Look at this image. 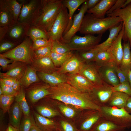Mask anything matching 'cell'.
I'll return each mask as SVG.
<instances>
[{
    "label": "cell",
    "instance_id": "50",
    "mask_svg": "<svg viewBox=\"0 0 131 131\" xmlns=\"http://www.w3.org/2000/svg\"><path fill=\"white\" fill-rule=\"evenodd\" d=\"M126 0H116L115 4L106 13L107 14H111L114 11L121 8Z\"/></svg>",
    "mask_w": 131,
    "mask_h": 131
},
{
    "label": "cell",
    "instance_id": "62",
    "mask_svg": "<svg viewBox=\"0 0 131 131\" xmlns=\"http://www.w3.org/2000/svg\"><path fill=\"white\" fill-rule=\"evenodd\" d=\"M3 95L2 91L1 88H0V96Z\"/></svg>",
    "mask_w": 131,
    "mask_h": 131
},
{
    "label": "cell",
    "instance_id": "27",
    "mask_svg": "<svg viewBox=\"0 0 131 131\" xmlns=\"http://www.w3.org/2000/svg\"><path fill=\"white\" fill-rule=\"evenodd\" d=\"M8 112L9 123L14 127L19 128L23 112L19 104L16 102L14 103L11 106Z\"/></svg>",
    "mask_w": 131,
    "mask_h": 131
},
{
    "label": "cell",
    "instance_id": "33",
    "mask_svg": "<svg viewBox=\"0 0 131 131\" xmlns=\"http://www.w3.org/2000/svg\"><path fill=\"white\" fill-rule=\"evenodd\" d=\"M36 67L40 71L51 73L57 70L50 56L36 59L34 61Z\"/></svg>",
    "mask_w": 131,
    "mask_h": 131
},
{
    "label": "cell",
    "instance_id": "4",
    "mask_svg": "<svg viewBox=\"0 0 131 131\" xmlns=\"http://www.w3.org/2000/svg\"><path fill=\"white\" fill-rule=\"evenodd\" d=\"M33 41L28 36L19 45L12 49L1 53L0 57L24 63H29L32 61L34 55L33 46Z\"/></svg>",
    "mask_w": 131,
    "mask_h": 131
},
{
    "label": "cell",
    "instance_id": "51",
    "mask_svg": "<svg viewBox=\"0 0 131 131\" xmlns=\"http://www.w3.org/2000/svg\"><path fill=\"white\" fill-rule=\"evenodd\" d=\"M14 61L12 59H9L5 57H0V65L3 70H5L8 67V64Z\"/></svg>",
    "mask_w": 131,
    "mask_h": 131
},
{
    "label": "cell",
    "instance_id": "58",
    "mask_svg": "<svg viewBox=\"0 0 131 131\" xmlns=\"http://www.w3.org/2000/svg\"><path fill=\"white\" fill-rule=\"evenodd\" d=\"M5 131H20L19 128H15L9 123Z\"/></svg>",
    "mask_w": 131,
    "mask_h": 131
},
{
    "label": "cell",
    "instance_id": "44",
    "mask_svg": "<svg viewBox=\"0 0 131 131\" xmlns=\"http://www.w3.org/2000/svg\"><path fill=\"white\" fill-rule=\"evenodd\" d=\"M113 92L118 91L122 92L131 96V87L129 81L122 83H120L117 85L112 87Z\"/></svg>",
    "mask_w": 131,
    "mask_h": 131
},
{
    "label": "cell",
    "instance_id": "38",
    "mask_svg": "<svg viewBox=\"0 0 131 131\" xmlns=\"http://www.w3.org/2000/svg\"><path fill=\"white\" fill-rule=\"evenodd\" d=\"M15 95L0 96V106L3 114L8 112L14 101Z\"/></svg>",
    "mask_w": 131,
    "mask_h": 131
},
{
    "label": "cell",
    "instance_id": "45",
    "mask_svg": "<svg viewBox=\"0 0 131 131\" xmlns=\"http://www.w3.org/2000/svg\"><path fill=\"white\" fill-rule=\"evenodd\" d=\"M114 66L119 79L120 83H122L128 81V72L122 70L116 64L114 65Z\"/></svg>",
    "mask_w": 131,
    "mask_h": 131
},
{
    "label": "cell",
    "instance_id": "31",
    "mask_svg": "<svg viewBox=\"0 0 131 131\" xmlns=\"http://www.w3.org/2000/svg\"><path fill=\"white\" fill-rule=\"evenodd\" d=\"M36 72V69L30 66L26 67L23 75L20 81L21 85L27 87L33 83L39 81L40 78Z\"/></svg>",
    "mask_w": 131,
    "mask_h": 131
},
{
    "label": "cell",
    "instance_id": "24",
    "mask_svg": "<svg viewBox=\"0 0 131 131\" xmlns=\"http://www.w3.org/2000/svg\"><path fill=\"white\" fill-rule=\"evenodd\" d=\"M87 0H63V5L68 9L69 21L63 36L70 28L73 22L74 13L78 8Z\"/></svg>",
    "mask_w": 131,
    "mask_h": 131
},
{
    "label": "cell",
    "instance_id": "26",
    "mask_svg": "<svg viewBox=\"0 0 131 131\" xmlns=\"http://www.w3.org/2000/svg\"><path fill=\"white\" fill-rule=\"evenodd\" d=\"M91 128V131H122L125 129L101 117Z\"/></svg>",
    "mask_w": 131,
    "mask_h": 131
},
{
    "label": "cell",
    "instance_id": "13",
    "mask_svg": "<svg viewBox=\"0 0 131 131\" xmlns=\"http://www.w3.org/2000/svg\"><path fill=\"white\" fill-rule=\"evenodd\" d=\"M87 1L82 4L78 13L74 15L72 26L69 31L63 36L60 41L61 42L68 43L76 33L79 31L84 14L88 10Z\"/></svg>",
    "mask_w": 131,
    "mask_h": 131
},
{
    "label": "cell",
    "instance_id": "63",
    "mask_svg": "<svg viewBox=\"0 0 131 131\" xmlns=\"http://www.w3.org/2000/svg\"></svg>",
    "mask_w": 131,
    "mask_h": 131
},
{
    "label": "cell",
    "instance_id": "15",
    "mask_svg": "<svg viewBox=\"0 0 131 131\" xmlns=\"http://www.w3.org/2000/svg\"><path fill=\"white\" fill-rule=\"evenodd\" d=\"M83 63L78 53H74L62 66L57 68V71L61 74H64L79 73Z\"/></svg>",
    "mask_w": 131,
    "mask_h": 131
},
{
    "label": "cell",
    "instance_id": "30",
    "mask_svg": "<svg viewBox=\"0 0 131 131\" xmlns=\"http://www.w3.org/2000/svg\"><path fill=\"white\" fill-rule=\"evenodd\" d=\"M94 62L99 67L116 64L113 56L107 50L98 52Z\"/></svg>",
    "mask_w": 131,
    "mask_h": 131
},
{
    "label": "cell",
    "instance_id": "8",
    "mask_svg": "<svg viewBox=\"0 0 131 131\" xmlns=\"http://www.w3.org/2000/svg\"><path fill=\"white\" fill-rule=\"evenodd\" d=\"M69 21L67 8L63 5L61 10L48 35L49 40L60 41Z\"/></svg>",
    "mask_w": 131,
    "mask_h": 131
},
{
    "label": "cell",
    "instance_id": "2",
    "mask_svg": "<svg viewBox=\"0 0 131 131\" xmlns=\"http://www.w3.org/2000/svg\"><path fill=\"white\" fill-rule=\"evenodd\" d=\"M63 0H42L39 14L32 26L47 34L50 30L58 16L63 5Z\"/></svg>",
    "mask_w": 131,
    "mask_h": 131
},
{
    "label": "cell",
    "instance_id": "56",
    "mask_svg": "<svg viewBox=\"0 0 131 131\" xmlns=\"http://www.w3.org/2000/svg\"><path fill=\"white\" fill-rule=\"evenodd\" d=\"M124 108L127 112L131 114V96L128 98Z\"/></svg>",
    "mask_w": 131,
    "mask_h": 131
},
{
    "label": "cell",
    "instance_id": "6",
    "mask_svg": "<svg viewBox=\"0 0 131 131\" xmlns=\"http://www.w3.org/2000/svg\"><path fill=\"white\" fill-rule=\"evenodd\" d=\"M23 3L18 22L32 26L39 15L42 0H21Z\"/></svg>",
    "mask_w": 131,
    "mask_h": 131
},
{
    "label": "cell",
    "instance_id": "40",
    "mask_svg": "<svg viewBox=\"0 0 131 131\" xmlns=\"http://www.w3.org/2000/svg\"><path fill=\"white\" fill-rule=\"evenodd\" d=\"M98 53L94 48L88 51L79 52L78 53L83 62L89 63L94 62Z\"/></svg>",
    "mask_w": 131,
    "mask_h": 131
},
{
    "label": "cell",
    "instance_id": "42",
    "mask_svg": "<svg viewBox=\"0 0 131 131\" xmlns=\"http://www.w3.org/2000/svg\"><path fill=\"white\" fill-rule=\"evenodd\" d=\"M35 124L34 116L30 114L28 116H24L19 129L20 131H29L31 128Z\"/></svg>",
    "mask_w": 131,
    "mask_h": 131
},
{
    "label": "cell",
    "instance_id": "7",
    "mask_svg": "<svg viewBox=\"0 0 131 131\" xmlns=\"http://www.w3.org/2000/svg\"><path fill=\"white\" fill-rule=\"evenodd\" d=\"M103 34L95 36L91 34L83 37L75 35L66 44L72 51L78 52L87 51L95 48L99 44Z\"/></svg>",
    "mask_w": 131,
    "mask_h": 131
},
{
    "label": "cell",
    "instance_id": "23",
    "mask_svg": "<svg viewBox=\"0 0 131 131\" xmlns=\"http://www.w3.org/2000/svg\"><path fill=\"white\" fill-rule=\"evenodd\" d=\"M50 87L47 85H43L36 86L31 89L28 93L30 101L35 103L44 97L50 95Z\"/></svg>",
    "mask_w": 131,
    "mask_h": 131
},
{
    "label": "cell",
    "instance_id": "54",
    "mask_svg": "<svg viewBox=\"0 0 131 131\" xmlns=\"http://www.w3.org/2000/svg\"><path fill=\"white\" fill-rule=\"evenodd\" d=\"M100 0H87L88 10L90 9L95 7L100 1Z\"/></svg>",
    "mask_w": 131,
    "mask_h": 131
},
{
    "label": "cell",
    "instance_id": "36",
    "mask_svg": "<svg viewBox=\"0 0 131 131\" xmlns=\"http://www.w3.org/2000/svg\"><path fill=\"white\" fill-rule=\"evenodd\" d=\"M73 51L65 53L59 54L51 52L50 57L56 67L62 66L74 54Z\"/></svg>",
    "mask_w": 131,
    "mask_h": 131
},
{
    "label": "cell",
    "instance_id": "46",
    "mask_svg": "<svg viewBox=\"0 0 131 131\" xmlns=\"http://www.w3.org/2000/svg\"><path fill=\"white\" fill-rule=\"evenodd\" d=\"M0 42H1L0 45V53L7 52L14 48L17 45L15 43L5 39Z\"/></svg>",
    "mask_w": 131,
    "mask_h": 131
},
{
    "label": "cell",
    "instance_id": "17",
    "mask_svg": "<svg viewBox=\"0 0 131 131\" xmlns=\"http://www.w3.org/2000/svg\"><path fill=\"white\" fill-rule=\"evenodd\" d=\"M38 75L40 79L51 86L67 82L66 74H61L57 70L51 73L40 72Z\"/></svg>",
    "mask_w": 131,
    "mask_h": 131
},
{
    "label": "cell",
    "instance_id": "49",
    "mask_svg": "<svg viewBox=\"0 0 131 131\" xmlns=\"http://www.w3.org/2000/svg\"><path fill=\"white\" fill-rule=\"evenodd\" d=\"M0 87L3 93V94L10 95H16L17 92L14 90L12 86H7L4 84L0 80Z\"/></svg>",
    "mask_w": 131,
    "mask_h": 131
},
{
    "label": "cell",
    "instance_id": "34",
    "mask_svg": "<svg viewBox=\"0 0 131 131\" xmlns=\"http://www.w3.org/2000/svg\"><path fill=\"white\" fill-rule=\"evenodd\" d=\"M15 100L20 106L24 116H28L30 114V108L26 101L25 93L22 86L15 95Z\"/></svg>",
    "mask_w": 131,
    "mask_h": 131
},
{
    "label": "cell",
    "instance_id": "60",
    "mask_svg": "<svg viewBox=\"0 0 131 131\" xmlns=\"http://www.w3.org/2000/svg\"><path fill=\"white\" fill-rule=\"evenodd\" d=\"M131 3V0H126L125 1L122 6L121 8H124Z\"/></svg>",
    "mask_w": 131,
    "mask_h": 131
},
{
    "label": "cell",
    "instance_id": "35",
    "mask_svg": "<svg viewBox=\"0 0 131 131\" xmlns=\"http://www.w3.org/2000/svg\"><path fill=\"white\" fill-rule=\"evenodd\" d=\"M2 0L13 14L16 22H17L23 5L21 0Z\"/></svg>",
    "mask_w": 131,
    "mask_h": 131
},
{
    "label": "cell",
    "instance_id": "19",
    "mask_svg": "<svg viewBox=\"0 0 131 131\" xmlns=\"http://www.w3.org/2000/svg\"><path fill=\"white\" fill-rule=\"evenodd\" d=\"M116 1V0H101L95 7L88 10L87 12L92 14L96 18H104L106 12Z\"/></svg>",
    "mask_w": 131,
    "mask_h": 131
},
{
    "label": "cell",
    "instance_id": "10",
    "mask_svg": "<svg viewBox=\"0 0 131 131\" xmlns=\"http://www.w3.org/2000/svg\"><path fill=\"white\" fill-rule=\"evenodd\" d=\"M79 73L86 78L94 86H100L105 83L102 79L99 67L95 63L83 62Z\"/></svg>",
    "mask_w": 131,
    "mask_h": 131
},
{
    "label": "cell",
    "instance_id": "57",
    "mask_svg": "<svg viewBox=\"0 0 131 131\" xmlns=\"http://www.w3.org/2000/svg\"><path fill=\"white\" fill-rule=\"evenodd\" d=\"M21 84L20 81L17 80L12 87L14 90L16 92L18 91L21 88Z\"/></svg>",
    "mask_w": 131,
    "mask_h": 131
},
{
    "label": "cell",
    "instance_id": "12",
    "mask_svg": "<svg viewBox=\"0 0 131 131\" xmlns=\"http://www.w3.org/2000/svg\"><path fill=\"white\" fill-rule=\"evenodd\" d=\"M107 15L108 16H119L122 18L124 27L123 39L124 42L129 41L131 47V3L124 8H120Z\"/></svg>",
    "mask_w": 131,
    "mask_h": 131
},
{
    "label": "cell",
    "instance_id": "1",
    "mask_svg": "<svg viewBox=\"0 0 131 131\" xmlns=\"http://www.w3.org/2000/svg\"><path fill=\"white\" fill-rule=\"evenodd\" d=\"M49 90L50 97L53 99L82 110H100L101 107L92 100L88 93L81 92L67 83L51 86Z\"/></svg>",
    "mask_w": 131,
    "mask_h": 131
},
{
    "label": "cell",
    "instance_id": "48",
    "mask_svg": "<svg viewBox=\"0 0 131 131\" xmlns=\"http://www.w3.org/2000/svg\"><path fill=\"white\" fill-rule=\"evenodd\" d=\"M58 107L61 112L66 117L72 118L75 115V112L72 108L67 106L60 105Z\"/></svg>",
    "mask_w": 131,
    "mask_h": 131
},
{
    "label": "cell",
    "instance_id": "5",
    "mask_svg": "<svg viewBox=\"0 0 131 131\" xmlns=\"http://www.w3.org/2000/svg\"><path fill=\"white\" fill-rule=\"evenodd\" d=\"M99 111L101 117L125 129L131 128V114L124 108L105 105L101 107Z\"/></svg>",
    "mask_w": 131,
    "mask_h": 131
},
{
    "label": "cell",
    "instance_id": "22",
    "mask_svg": "<svg viewBox=\"0 0 131 131\" xmlns=\"http://www.w3.org/2000/svg\"><path fill=\"white\" fill-rule=\"evenodd\" d=\"M85 114L81 128L83 131L90 130L101 117L100 113L99 110H87Z\"/></svg>",
    "mask_w": 131,
    "mask_h": 131
},
{
    "label": "cell",
    "instance_id": "25",
    "mask_svg": "<svg viewBox=\"0 0 131 131\" xmlns=\"http://www.w3.org/2000/svg\"><path fill=\"white\" fill-rule=\"evenodd\" d=\"M130 96L124 93L113 92L106 106L118 108H124Z\"/></svg>",
    "mask_w": 131,
    "mask_h": 131
},
{
    "label": "cell",
    "instance_id": "3",
    "mask_svg": "<svg viewBox=\"0 0 131 131\" xmlns=\"http://www.w3.org/2000/svg\"><path fill=\"white\" fill-rule=\"evenodd\" d=\"M122 21L120 17L107 16L97 18L91 14L84 16L79 31L82 34H103L108 30L119 24Z\"/></svg>",
    "mask_w": 131,
    "mask_h": 131
},
{
    "label": "cell",
    "instance_id": "29",
    "mask_svg": "<svg viewBox=\"0 0 131 131\" xmlns=\"http://www.w3.org/2000/svg\"><path fill=\"white\" fill-rule=\"evenodd\" d=\"M123 47V55L119 67L122 70L128 72L131 70V50L129 41L124 42Z\"/></svg>",
    "mask_w": 131,
    "mask_h": 131
},
{
    "label": "cell",
    "instance_id": "9",
    "mask_svg": "<svg viewBox=\"0 0 131 131\" xmlns=\"http://www.w3.org/2000/svg\"><path fill=\"white\" fill-rule=\"evenodd\" d=\"M112 86L105 83L94 86L88 93L92 100L100 107L106 105L113 92Z\"/></svg>",
    "mask_w": 131,
    "mask_h": 131
},
{
    "label": "cell",
    "instance_id": "14",
    "mask_svg": "<svg viewBox=\"0 0 131 131\" xmlns=\"http://www.w3.org/2000/svg\"><path fill=\"white\" fill-rule=\"evenodd\" d=\"M66 74L67 83L81 92L89 93L94 87L86 78L79 73Z\"/></svg>",
    "mask_w": 131,
    "mask_h": 131
},
{
    "label": "cell",
    "instance_id": "37",
    "mask_svg": "<svg viewBox=\"0 0 131 131\" xmlns=\"http://www.w3.org/2000/svg\"><path fill=\"white\" fill-rule=\"evenodd\" d=\"M35 108L39 114L48 118L54 117L59 114L57 110L48 106L38 105L35 106Z\"/></svg>",
    "mask_w": 131,
    "mask_h": 131
},
{
    "label": "cell",
    "instance_id": "16",
    "mask_svg": "<svg viewBox=\"0 0 131 131\" xmlns=\"http://www.w3.org/2000/svg\"><path fill=\"white\" fill-rule=\"evenodd\" d=\"M124 32V25L123 23L122 29L116 38L107 50L112 55L116 65L119 66L123 55V49L122 41Z\"/></svg>",
    "mask_w": 131,
    "mask_h": 131
},
{
    "label": "cell",
    "instance_id": "28",
    "mask_svg": "<svg viewBox=\"0 0 131 131\" xmlns=\"http://www.w3.org/2000/svg\"><path fill=\"white\" fill-rule=\"evenodd\" d=\"M33 116L36 126L43 131H52L56 127L53 120L43 117L38 113L33 111Z\"/></svg>",
    "mask_w": 131,
    "mask_h": 131
},
{
    "label": "cell",
    "instance_id": "32",
    "mask_svg": "<svg viewBox=\"0 0 131 131\" xmlns=\"http://www.w3.org/2000/svg\"><path fill=\"white\" fill-rule=\"evenodd\" d=\"M26 67L24 64L13 65L6 72L0 73V77H10L20 81L25 73Z\"/></svg>",
    "mask_w": 131,
    "mask_h": 131
},
{
    "label": "cell",
    "instance_id": "43",
    "mask_svg": "<svg viewBox=\"0 0 131 131\" xmlns=\"http://www.w3.org/2000/svg\"><path fill=\"white\" fill-rule=\"evenodd\" d=\"M51 52V45L34 50V55L36 59L50 56Z\"/></svg>",
    "mask_w": 131,
    "mask_h": 131
},
{
    "label": "cell",
    "instance_id": "18",
    "mask_svg": "<svg viewBox=\"0 0 131 131\" xmlns=\"http://www.w3.org/2000/svg\"><path fill=\"white\" fill-rule=\"evenodd\" d=\"M115 64H116L99 67L103 81L106 83L113 87L115 86L120 83L114 66Z\"/></svg>",
    "mask_w": 131,
    "mask_h": 131
},
{
    "label": "cell",
    "instance_id": "53",
    "mask_svg": "<svg viewBox=\"0 0 131 131\" xmlns=\"http://www.w3.org/2000/svg\"><path fill=\"white\" fill-rule=\"evenodd\" d=\"M60 125L63 131H75V129L73 126L66 121H61Z\"/></svg>",
    "mask_w": 131,
    "mask_h": 131
},
{
    "label": "cell",
    "instance_id": "47",
    "mask_svg": "<svg viewBox=\"0 0 131 131\" xmlns=\"http://www.w3.org/2000/svg\"><path fill=\"white\" fill-rule=\"evenodd\" d=\"M33 48L36 50L43 47L51 45V41L42 38H38L33 41Z\"/></svg>",
    "mask_w": 131,
    "mask_h": 131
},
{
    "label": "cell",
    "instance_id": "52",
    "mask_svg": "<svg viewBox=\"0 0 131 131\" xmlns=\"http://www.w3.org/2000/svg\"><path fill=\"white\" fill-rule=\"evenodd\" d=\"M0 80L5 85L10 86H12L17 80L12 78L1 77Z\"/></svg>",
    "mask_w": 131,
    "mask_h": 131
},
{
    "label": "cell",
    "instance_id": "59",
    "mask_svg": "<svg viewBox=\"0 0 131 131\" xmlns=\"http://www.w3.org/2000/svg\"><path fill=\"white\" fill-rule=\"evenodd\" d=\"M29 131H43L41 130L36 125H33Z\"/></svg>",
    "mask_w": 131,
    "mask_h": 131
},
{
    "label": "cell",
    "instance_id": "61",
    "mask_svg": "<svg viewBox=\"0 0 131 131\" xmlns=\"http://www.w3.org/2000/svg\"><path fill=\"white\" fill-rule=\"evenodd\" d=\"M128 81L131 87V70L128 71Z\"/></svg>",
    "mask_w": 131,
    "mask_h": 131
},
{
    "label": "cell",
    "instance_id": "55",
    "mask_svg": "<svg viewBox=\"0 0 131 131\" xmlns=\"http://www.w3.org/2000/svg\"><path fill=\"white\" fill-rule=\"evenodd\" d=\"M8 27H0V41L1 42L4 38Z\"/></svg>",
    "mask_w": 131,
    "mask_h": 131
},
{
    "label": "cell",
    "instance_id": "11",
    "mask_svg": "<svg viewBox=\"0 0 131 131\" xmlns=\"http://www.w3.org/2000/svg\"><path fill=\"white\" fill-rule=\"evenodd\" d=\"M30 26L29 25L17 22L8 27L4 39L12 42L13 41L14 43L19 42L21 43L28 36Z\"/></svg>",
    "mask_w": 131,
    "mask_h": 131
},
{
    "label": "cell",
    "instance_id": "41",
    "mask_svg": "<svg viewBox=\"0 0 131 131\" xmlns=\"http://www.w3.org/2000/svg\"><path fill=\"white\" fill-rule=\"evenodd\" d=\"M28 36L32 41L38 38L49 40L47 34L44 31L34 26H31L28 33Z\"/></svg>",
    "mask_w": 131,
    "mask_h": 131
},
{
    "label": "cell",
    "instance_id": "20",
    "mask_svg": "<svg viewBox=\"0 0 131 131\" xmlns=\"http://www.w3.org/2000/svg\"><path fill=\"white\" fill-rule=\"evenodd\" d=\"M123 22H121L118 25L109 30V34L108 38L105 41L97 45L94 49L98 52L108 49L116 39L122 29Z\"/></svg>",
    "mask_w": 131,
    "mask_h": 131
},
{
    "label": "cell",
    "instance_id": "64",
    "mask_svg": "<svg viewBox=\"0 0 131 131\" xmlns=\"http://www.w3.org/2000/svg\"></svg>",
    "mask_w": 131,
    "mask_h": 131
},
{
    "label": "cell",
    "instance_id": "39",
    "mask_svg": "<svg viewBox=\"0 0 131 131\" xmlns=\"http://www.w3.org/2000/svg\"><path fill=\"white\" fill-rule=\"evenodd\" d=\"M51 41V52L62 54L72 51L68 45L57 40Z\"/></svg>",
    "mask_w": 131,
    "mask_h": 131
},
{
    "label": "cell",
    "instance_id": "21",
    "mask_svg": "<svg viewBox=\"0 0 131 131\" xmlns=\"http://www.w3.org/2000/svg\"><path fill=\"white\" fill-rule=\"evenodd\" d=\"M16 22L11 12L0 0V27H9Z\"/></svg>",
    "mask_w": 131,
    "mask_h": 131
}]
</instances>
